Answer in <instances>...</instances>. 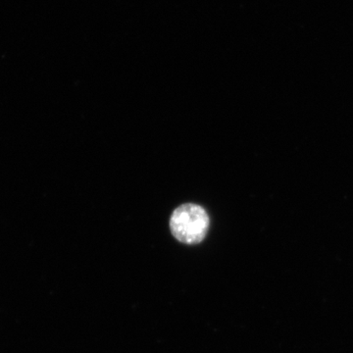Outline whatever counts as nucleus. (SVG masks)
<instances>
[{
	"mask_svg": "<svg viewBox=\"0 0 353 353\" xmlns=\"http://www.w3.org/2000/svg\"><path fill=\"white\" fill-rule=\"evenodd\" d=\"M170 228L176 240L188 245H194L205 238L209 228V217L201 206L183 204L172 214Z\"/></svg>",
	"mask_w": 353,
	"mask_h": 353,
	"instance_id": "f257e3e1",
	"label": "nucleus"
}]
</instances>
